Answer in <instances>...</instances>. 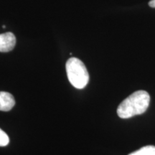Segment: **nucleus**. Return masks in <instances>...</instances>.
<instances>
[{
  "label": "nucleus",
  "mask_w": 155,
  "mask_h": 155,
  "mask_svg": "<svg viewBox=\"0 0 155 155\" xmlns=\"http://www.w3.org/2000/svg\"><path fill=\"white\" fill-rule=\"evenodd\" d=\"M16 45V38L12 32L0 34V52L7 53L14 49Z\"/></svg>",
  "instance_id": "7ed1b4c3"
},
{
  "label": "nucleus",
  "mask_w": 155,
  "mask_h": 155,
  "mask_svg": "<svg viewBox=\"0 0 155 155\" xmlns=\"http://www.w3.org/2000/svg\"><path fill=\"white\" fill-rule=\"evenodd\" d=\"M129 155H155V147L152 145L144 147Z\"/></svg>",
  "instance_id": "39448f33"
},
{
  "label": "nucleus",
  "mask_w": 155,
  "mask_h": 155,
  "mask_svg": "<svg viewBox=\"0 0 155 155\" xmlns=\"http://www.w3.org/2000/svg\"><path fill=\"white\" fill-rule=\"evenodd\" d=\"M149 5L151 7H152V8H155V0H151L150 2H149Z\"/></svg>",
  "instance_id": "0eeeda50"
},
{
  "label": "nucleus",
  "mask_w": 155,
  "mask_h": 155,
  "mask_svg": "<svg viewBox=\"0 0 155 155\" xmlns=\"http://www.w3.org/2000/svg\"><path fill=\"white\" fill-rule=\"evenodd\" d=\"M15 105L14 96L5 91L0 92V111H9Z\"/></svg>",
  "instance_id": "20e7f679"
},
{
  "label": "nucleus",
  "mask_w": 155,
  "mask_h": 155,
  "mask_svg": "<svg viewBox=\"0 0 155 155\" xmlns=\"http://www.w3.org/2000/svg\"><path fill=\"white\" fill-rule=\"evenodd\" d=\"M68 78L75 88L82 89L86 86L89 81V74L86 65L81 60L71 58L65 65Z\"/></svg>",
  "instance_id": "f03ea898"
},
{
  "label": "nucleus",
  "mask_w": 155,
  "mask_h": 155,
  "mask_svg": "<svg viewBox=\"0 0 155 155\" xmlns=\"http://www.w3.org/2000/svg\"><path fill=\"white\" fill-rule=\"evenodd\" d=\"M150 94L145 91L133 93L122 101L117 108V114L121 119H129L144 114L150 106Z\"/></svg>",
  "instance_id": "f257e3e1"
},
{
  "label": "nucleus",
  "mask_w": 155,
  "mask_h": 155,
  "mask_svg": "<svg viewBox=\"0 0 155 155\" xmlns=\"http://www.w3.org/2000/svg\"><path fill=\"white\" fill-rule=\"evenodd\" d=\"M9 143V138L8 135L0 129V147H5Z\"/></svg>",
  "instance_id": "423d86ee"
}]
</instances>
